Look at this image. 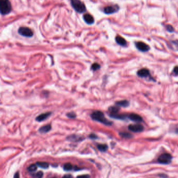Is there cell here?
I'll list each match as a JSON object with an SVG mask.
<instances>
[{"label":"cell","mask_w":178,"mask_h":178,"mask_svg":"<svg viewBox=\"0 0 178 178\" xmlns=\"http://www.w3.org/2000/svg\"></svg>","instance_id":"33"},{"label":"cell","mask_w":178,"mask_h":178,"mask_svg":"<svg viewBox=\"0 0 178 178\" xmlns=\"http://www.w3.org/2000/svg\"><path fill=\"white\" fill-rule=\"evenodd\" d=\"M120 107L118 106H111L108 108V110L110 112V114H115L119 113L120 111Z\"/></svg>","instance_id":"16"},{"label":"cell","mask_w":178,"mask_h":178,"mask_svg":"<svg viewBox=\"0 0 178 178\" xmlns=\"http://www.w3.org/2000/svg\"><path fill=\"white\" fill-rule=\"evenodd\" d=\"M73 166L72 164L70 163H67V164H64L63 166V169L65 171H69L73 170Z\"/></svg>","instance_id":"21"},{"label":"cell","mask_w":178,"mask_h":178,"mask_svg":"<svg viewBox=\"0 0 178 178\" xmlns=\"http://www.w3.org/2000/svg\"><path fill=\"white\" fill-rule=\"evenodd\" d=\"M51 114V112H46L44 113H42V114L39 115L38 117H36V120L38 121V122H41V121H43L46 119H47Z\"/></svg>","instance_id":"15"},{"label":"cell","mask_w":178,"mask_h":178,"mask_svg":"<svg viewBox=\"0 0 178 178\" xmlns=\"http://www.w3.org/2000/svg\"><path fill=\"white\" fill-rule=\"evenodd\" d=\"M18 33L22 36L25 37H31L33 35V31L31 28L25 26L20 27L18 30Z\"/></svg>","instance_id":"6"},{"label":"cell","mask_w":178,"mask_h":178,"mask_svg":"<svg viewBox=\"0 0 178 178\" xmlns=\"http://www.w3.org/2000/svg\"><path fill=\"white\" fill-rule=\"evenodd\" d=\"M12 11V5L8 0H1L0 1V12L2 15H6Z\"/></svg>","instance_id":"2"},{"label":"cell","mask_w":178,"mask_h":178,"mask_svg":"<svg viewBox=\"0 0 178 178\" xmlns=\"http://www.w3.org/2000/svg\"><path fill=\"white\" fill-rule=\"evenodd\" d=\"M71 5L75 10V11L83 13L86 11V7L85 4L79 0H72L71 1Z\"/></svg>","instance_id":"3"},{"label":"cell","mask_w":178,"mask_h":178,"mask_svg":"<svg viewBox=\"0 0 178 178\" xmlns=\"http://www.w3.org/2000/svg\"><path fill=\"white\" fill-rule=\"evenodd\" d=\"M83 19L84 21L86 22L87 24H89V25H92V24L94 23V22H95L94 17L92 16V15L88 14V13L84 15Z\"/></svg>","instance_id":"12"},{"label":"cell","mask_w":178,"mask_h":178,"mask_svg":"<svg viewBox=\"0 0 178 178\" xmlns=\"http://www.w3.org/2000/svg\"><path fill=\"white\" fill-rule=\"evenodd\" d=\"M67 117L69 118H71V119H73V118H75L76 117V115L75 114L74 112H69L67 114Z\"/></svg>","instance_id":"27"},{"label":"cell","mask_w":178,"mask_h":178,"mask_svg":"<svg viewBox=\"0 0 178 178\" xmlns=\"http://www.w3.org/2000/svg\"><path fill=\"white\" fill-rule=\"evenodd\" d=\"M173 75L178 76V66H176L173 68Z\"/></svg>","instance_id":"28"},{"label":"cell","mask_w":178,"mask_h":178,"mask_svg":"<svg viewBox=\"0 0 178 178\" xmlns=\"http://www.w3.org/2000/svg\"><path fill=\"white\" fill-rule=\"evenodd\" d=\"M130 120L135 122H142L143 121L142 117L139 114L136 113H132L130 114H128V118Z\"/></svg>","instance_id":"10"},{"label":"cell","mask_w":178,"mask_h":178,"mask_svg":"<svg viewBox=\"0 0 178 178\" xmlns=\"http://www.w3.org/2000/svg\"><path fill=\"white\" fill-rule=\"evenodd\" d=\"M173 159V157L169 154L164 153L161 155L158 158L159 163L163 164H169Z\"/></svg>","instance_id":"5"},{"label":"cell","mask_w":178,"mask_h":178,"mask_svg":"<svg viewBox=\"0 0 178 178\" xmlns=\"http://www.w3.org/2000/svg\"><path fill=\"white\" fill-rule=\"evenodd\" d=\"M37 169V166L36 164H31L30 166L28 167V171L31 173L35 172V171H36Z\"/></svg>","instance_id":"23"},{"label":"cell","mask_w":178,"mask_h":178,"mask_svg":"<svg viewBox=\"0 0 178 178\" xmlns=\"http://www.w3.org/2000/svg\"><path fill=\"white\" fill-rule=\"evenodd\" d=\"M42 176H43V173L41 171H39L38 173L33 174V175H32V178H42Z\"/></svg>","instance_id":"25"},{"label":"cell","mask_w":178,"mask_h":178,"mask_svg":"<svg viewBox=\"0 0 178 178\" xmlns=\"http://www.w3.org/2000/svg\"><path fill=\"white\" fill-rule=\"evenodd\" d=\"M137 75L140 78H148V79L150 81H156L153 77H152L149 70L146 68H143L139 70L137 72Z\"/></svg>","instance_id":"4"},{"label":"cell","mask_w":178,"mask_h":178,"mask_svg":"<svg viewBox=\"0 0 178 178\" xmlns=\"http://www.w3.org/2000/svg\"><path fill=\"white\" fill-rule=\"evenodd\" d=\"M115 40L117 43L122 47H126L128 45L126 40L123 37L121 36L120 35H118L115 37Z\"/></svg>","instance_id":"11"},{"label":"cell","mask_w":178,"mask_h":178,"mask_svg":"<svg viewBox=\"0 0 178 178\" xmlns=\"http://www.w3.org/2000/svg\"><path fill=\"white\" fill-rule=\"evenodd\" d=\"M165 28L166 29V31L170 33H173L175 31V28L173 27L172 25H170V24H167V25H166Z\"/></svg>","instance_id":"22"},{"label":"cell","mask_w":178,"mask_h":178,"mask_svg":"<svg viewBox=\"0 0 178 178\" xmlns=\"http://www.w3.org/2000/svg\"><path fill=\"white\" fill-rule=\"evenodd\" d=\"M100 67H100V64H98L97 63H94L92 64L91 66V69L93 71H96V70L100 69Z\"/></svg>","instance_id":"24"},{"label":"cell","mask_w":178,"mask_h":178,"mask_svg":"<svg viewBox=\"0 0 178 178\" xmlns=\"http://www.w3.org/2000/svg\"><path fill=\"white\" fill-rule=\"evenodd\" d=\"M135 47L137 49L142 52H146L150 49V47L149 45H147L145 42L142 41H137L135 42Z\"/></svg>","instance_id":"8"},{"label":"cell","mask_w":178,"mask_h":178,"mask_svg":"<svg viewBox=\"0 0 178 178\" xmlns=\"http://www.w3.org/2000/svg\"><path fill=\"white\" fill-rule=\"evenodd\" d=\"M120 134L121 137H122L124 138H126V139H130L132 137V135L131 134L128 133H120Z\"/></svg>","instance_id":"26"},{"label":"cell","mask_w":178,"mask_h":178,"mask_svg":"<svg viewBox=\"0 0 178 178\" xmlns=\"http://www.w3.org/2000/svg\"><path fill=\"white\" fill-rule=\"evenodd\" d=\"M98 149L102 152H105L108 149V146L106 144H99L97 145Z\"/></svg>","instance_id":"20"},{"label":"cell","mask_w":178,"mask_h":178,"mask_svg":"<svg viewBox=\"0 0 178 178\" xmlns=\"http://www.w3.org/2000/svg\"><path fill=\"white\" fill-rule=\"evenodd\" d=\"M128 130L133 132H141L144 130V126L140 124H130L128 125Z\"/></svg>","instance_id":"9"},{"label":"cell","mask_w":178,"mask_h":178,"mask_svg":"<svg viewBox=\"0 0 178 178\" xmlns=\"http://www.w3.org/2000/svg\"><path fill=\"white\" fill-rule=\"evenodd\" d=\"M90 176L88 175H78L77 178H89Z\"/></svg>","instance_id":"29"},{"label":"cell","mask_w":178,"mask_h":178,"mask_svg":"<svg viewBox=\"0 0 178 178\" xmlns=\"http://www.w3.org/2000/svg\"><path fill=\"white\" fill-rule=\"evenodd\" d=\"M14 178H20V175H19V173H16L15 175L14 176Z\"/></svg>","instance_id":"32"},{"label":"cell","mask_w":178,"mask_h":178,"mask_svg":"<svg viewBox=\"0 0 178 178\" xmlns=\"http://www.w3.org/2000/svg\"><path fill=\"white\" fill-rule=\"evenodd\" d=\"M91 118L92 120L101 123L105 125H111L112 124L111 121L106 119L103 112L101 111L96 110L93 112L91 114Z\"/></svg>","instance_id":"1"},{"label":"cell","mask_w":178,"mask_h":178,"mask_svg":"<svg viewBox=\"0 0 178 178\" xmlns=\"http://www.w3.org/2000/svg\"><path fill=\"white\" fill-rule=\"evenodd\" d=\"M67 139H69L71 141L74 142H78L79 141H82L83 139L80 137H78L77 135H71L69 137H67Z\"/></svg>","instance_id":"18"},{"label":"cell","mask_w":178,"mask_h":178,"mask_svg":"<svg viewBox=\"0 0 178 178\" xmlns=\"http://www.w3.org/2000/svg\"><path fill=\"white\" fill-rule=\"evenodd\" d=\"M37 166L41 168L47 169L49 166V164L46 162H38L36 163Z\"/></svg>","instance_id":"19"},{"label":"cell","mask_w":178,"mask_h":178,"mask_svg":"<svg viewBox=\"0 0 178 178\" xmlns=\"http://www.w3.org/2000/svg\"><path fill=\"white\" fill-rule=\"evenodd\" d=\"M120 6L118 4L107 6L103 8V12L106 14H114L119 11Z\"/></svg>","instance_id":"7"},{"label":"cell","mask_w":178,"mask_h":178,"mask_svg":"<svg viewBox=\"0 0 178 178\" xmlns=\"http://www.w3.org/2000/svg\"><path fill=\"white\" fill-rule=\"evenodd\" d=\"M62 178H73L72 175H65L64 176H63Z\"/></svg>","instance_id":"30"},{"label":"cell","mask_w":178,"mask_h":178,"mask_svg":"<svg viewBox=\"0 0 178 178\" xmlns=\"http://www.w3.org/2000/svg\"><path fill=\"white\" fill-rule=\"evenodd\" d=\"M89 137L90 138V139H96L97 138V136L95 135V134H91V135H90V136H89Z\"/></svg>","instance_id":"31"},{"label":"cell","mask_w":178,"mask_h":178,"mask_svg":"<svg viewBox=\"0 0 178 178\" xmlns=\"http://www.w3.org/2000/svg\"><path fill=\"white\" fill-rule=\"evenodd\" d=\"M51 130V125L50 124H47V125H44L41 127L39 128V131L40 133H46L48 132L49 131H50Z\"/></svg>","instance_id":"17"},{"label":"cell","mask_w":178,"mask_h":178,"mask_svg":"<svg viewBox=\"0 0 178 178\" xmlns=\"http://www.w3.org/2000/svg\"><path fill=\"white\" fill-rule=\"evenodd\" d=\"M109 116L117 120H125L127 118H128V114H120V113H115V114H109Z\"/></svg>","instance_id":"13"},{"label":"cell","mask_w":178,"mask_h":178,"mask_svg":"<svg viewBox=\"0 0 178 178\" xmlns=\"http://www.w3.org/2000/svg\"><path fill=\"white\" fill-rule=\"evenodd\" d=\"M115 105L118 106L119 107L127 108L130 105V101L128 100H122L118 101L115 103Z\"/></svg>","instance_id":"14"}]
</instances>
